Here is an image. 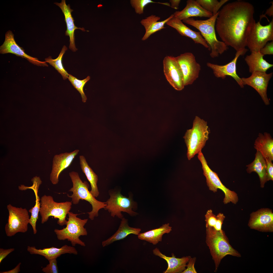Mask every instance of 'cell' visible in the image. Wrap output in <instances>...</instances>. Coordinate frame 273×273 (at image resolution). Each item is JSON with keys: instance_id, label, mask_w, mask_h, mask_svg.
<instances>
[{"instance_id": "1", "label": "cell", "mask_w": 273, "mask_h": 273, "mask_svg": "<svg viewBox=\"0 0 273 273\" xmlns=\"http://www.w3.org/2000/svg\"><path fill=\"white\" fill-rule=\"evenodd\" d=\"M251 3L237 1L224 5L219 11L216 30L222 41L236 51L245 49L247 40L255 21Z\"/></svg>"}, {"instance_id": "2", "label": "cell", "mask_w": 273, "mask_h": 273, "mask_svg": "<svg viewBox=\"0 0 273 273\" xmlns=\"http://www.w3.org/2000/svg\"><path fill=\"white\" fill-rule=\"evenodd\" d=\"M206 241L217 271L222 259L227 255L240 257V254L230 244L224 232L212 228H206Z\"/></svg>"}, {"instance_id": "3", "label": "cell", "mask_w": 273, "mask_h": 273, "mask_svg": "<svg viewBox=\"0 0 273 273\" xmlns=\"http://www.w3.org/2000/svg\"><path fill=\"white\" fill-rule=\"evenodd\" d=\"M219 11L217 14L206 20H195L192 18L182 21L198 30L206 41L211 51L210 56L213 58L218 57L228 49L222 41H219L216 37L215 26Z\"/></svg>"}, {"instance_id": "4", "label": "cell", "mask_w": 273, "mask_h": 273, "mask_svg": "<svg viewBox=\"0 0 273 273\" xmlns=\"http://www.w3.org/2000/svg\"><path fill=\"white\" fill-rule=\"evenodd\" d=\"M73 184V187L69 190L73 194L71 196L67 194V196L72 198V203L74 204H78L80 199L85 200L88 202L92 205V210L87 213L89 218L93 220L95 217L98 216V212L102 208L104 209L106 206V202H103L97 200L89 190V185L86 181L83 182L80 177L78 173L73 171L69 173Z\"/></svg>"}, {"instance_id": "5", "label": "cell", "mask_w": 273, "mask_h": 273, "mask_svg": "<svg viewBox=\"0 0 273 273\" xmlns=\"http://www.w3.org/2000/svg\"><path fill=\"white\" fill-rule=\"evenodd\" d=\"M210 132L207 122L196 116L192 128L187 130L183 137L187 148V156L189 160L201 152L208 139Z\"/></svg>"}, {"instance_id": "6", "label": "cell", "mask_w": 273, "mask_h": 273, "mask_svg": "<svg viewBox=\"0 0 273 273\" xmlns=\"http://www.w3.org/2000/svg\"><path fill=\"white\" fill-rule=\"evenodd\" d=\"M68 214L69 218L66 227L61 230L55 229L54 231L57 239L60 240H67L73 246L76 244L85 246V243L79 237L87 235V231L84 226L88 219H81L77 217L78 214L71 212H69Z\"/></svg>"}, {"instance_id": "7", "label": "cell", "mask_w": 273, "mask_h": 273, "mask_svg": "<svg viewBox=\"0 0 273 273\" xmlns=\"http://www.w3.org/2000/svg\"><path fill=\"white\" fill-rule=\"evenodd\" d=\"M72 202L67 201L57 202L55 201L53 197L44 195L40 199V208L39 213L41 217V223L43 224L48 220L50 216L57 219V223L60 226L66 225L67 221L66 215L71 210Z\"/></svg>"}, {"instance_id": "8", "label": "cell", "mask_w": 273, "mask_h": 273, "mask_svg": "<svg viewBox=\"0 0 273 273\" xmlns=\"http://www.w3.org/2000/svg\"><path fill=\"white\" fill-rule=\"evenodd\" d=\"M273 40V19L263 26L260 21L253 24L248 36L247 46L251 52H259L268 42Z\"/></svg>"}, {"instance_id": "9", "label": "cell", "mask_w": 273, "mask_h": 273, "mask_svg": "<svg viewBox=\"0 0 273 273\" xmlns=\"http://www.w3.org/2000/svg\"><path fill=\"white\" fill-rule=\"evenodd\" d=\"M198 157L201 164L203 174L206 178L207 185L209 190L214 193L217 192L218 189L222 191L225 195L223 200L224 204L230 202L236 204L238 201L237 194L227 188L222 184L218 174L209 167L201 152L198 154Z\"/></svg>"}, {"instance_id": "10", "label": "cell", "mask_w": 273, "mask_h": 273, "mask_svg": "<svg viewBox=\"0 0 273 273\" xmlns=\"http://www.w3.org/2000/svg\"><path fill=\"white\" fill-rule=\"evenodd\" d=\"M7 208L9 216L5 228L7 236L10 237L18 232H27L30 218L27 210L13 206L10 204L7 205Z\"/></svg>"}, {"instance_id": "11", "label": "cell", "mask_w": 273, "mask_h": 273, "mask_svg": "<svg viewBox=\"0 0 273 273\" xmlns=\"http://www.w3.org/2000/svg\"><path fill=\"white\" fill-rule=\"evenodd\" d=\"M110 197L106 201V206L104 209L107 210L111 215L115 216L122 219L123 216L122 212H125L131 216H134L137 213L132 209L136 207V203L131 197L128 198L123 195L119 191L110 192Z\"/></svg>"}, {"instance_id": "12", "label": "cell", "mask_w": 273, "mask_h": 273, "mask_svg": "<svg viewBox=\"0 0 273 273\" xmlns=\"http://www.w3.org/2000/svg\"><path fill=\"white\" fill-rule=\"evenodd\" d=\"M163 65L164 75L170 85L177 90L183 89L185 86L184 75L175 57L166 56L163 60Z\"/></svg>"}, {"instance_id": "13", "label": "cell", "mask_w": 273, "mask_h": 273, "mask_svg": "<svg viewBox=\"0 0 273 273\" xmlns=\"http://www.w3.org/2000/svg\"><path fill=\"white\" fill-rule=\"evenodd\" d=\"M183 72L185 86L192 84L198 78L201 66L191 52H186L175 57Z\"/></svg>"}, {"instance_id": "14", "label": "cell", "mask_w": 273, "mask_h": 273, "mask_svg": "<svg viewBox=\"0 0 273 273\" xmlns=\"http://www.w3.org/2000/svg\"><path fill=\"white\" fill-rule=\"evenodd\" d=\"M247 51L246 49L236 51L235 56L231 61L223 65H220L210 62L207 63L208 66L213 71L215 76L217 78L224 79L226 76L232 77L241 88L244 86L241 78L236 72V63L239 57L244 55Z\"/></svg>"}, {"instance_id": "15", "label": "cell", "mask_w": 273, "mask_h": 273, "mask_svg": "<svg viewBox=\"0 0 273 273\" xmlns=\"http://www.w3.org/2000/svg\"><path fill=\"white\" fill-rule=\"evenodd\" d=\"M252 74L249 77L241 78L243 85H247L253 87L260 96L265 104L269 105L270 102L267 95V89L273 73L267 74L266 72H256Z\"/></svg>"}, {"instance_id": "16", "label": "cell", "mask_w": 273, "mask_h": 273, "mask_svg": "<svg viewBox=\"0 0 273 273\" xmlns=\"http://www.w3.org/2000/svg\"><path fill=\"white\" fill-rule=\"evenodd\" d=\"M0 53L1 54L11 53L26 58L30 62L35 65L48 66L45 61H39L37 58L31 57L26 54L24 50L16 43L14 39L13 34L10 30L8 31L5 34V41L0 47Z\"/></svg>"}, {"instance_id": "17", "label": "cell", "mask_w": 273, "mask_h": 273, "mask_svg": "<svg viewBox=\"0 0 273 273\" xmlns=\"http://www.w3.org/2000/svg\"><path fill=\"white\" fill-rule=\"evenodd\" d=\"M249 228L262 232L273 231V213L268 209H261L252 213L248 223Z\"/></svg>"}, {"instance_id": "18", "label": "cell", "mask_w": 273, "mask_h": 273, "mask_svg": "<svg viewBox=\"0 0 273 273\" xmlns=\"http://www.w3.org/2000/svg\"><path fill=\"white\" fill-rule=\"evenodd\" d=\"M79 150H75L70 152H65L55 155L53 159L52 169L50 179L53 185L57 184L61 173L71 165Z\"/></svg>"}, {"instance_id": "19", "label": "cell", "mask_w": 273, "mask_h": 273, "mask_svg": "<svg viewBox=\"0 0 273 273\" xmlns=\"http://www.w3.org/2000/svg\"><path fill=\"white\" fill-rule=\"evenodd\" d=\"M54 4L60 8L64 14L67 27L65 34L70 37L69 48L73 51L75 52L77 50L75 44V30L77 29H80L83 31L85 30L83 28H78L75 26L74 20L71 14L73 10L70 8V5L66 4L65 0H62L60 3L56 2Z\"/></svg>"}, {"instance_id": "20", "label": "cell", "mask_w": 273, "mask_h": 273, "mask_svg": "<svg viewBox=\"0 0 273 273\" xmlns=\"http://www.w3.org/2000/svg\"><path fill=\"white\" fill-rule=\"evenodd\" d=\"M185 7L181 11L175 12L174 17L182 21L193 17H204L210 18L213 14L203 8L194 0H188Z\"/></svg>"}, {"instance_id": "21", "label": "cell", "mask_w": 273, "mask_h": 273, "mask_svg": "<svg viewBox=\"0 0 273 273\" xmlns=\"http://www.w3.org/2000/svg\"><path fill=\"white\" fill-rule=\"evenodd\" d=\"M27 251L31 254L42 256L48 260L56 258L61 255L66 253L76 255L78 252L73 246L65 245L60 248L54 247L38 249L34 246H28Z\"/></svg>"}, {"instance_id": "22", "label": "cell", "mask_w": 273, "mask_h": 273, "mask_svg": "<svg viewBox=\"0 0 273 273\" xmlns=\"http://www.w3.org/2000/svg\"><path fill=\"white\" fill-rule=\"evenodd\" d=\"M168 25L175 29L181 35L192 39L195 43L200 44L207 48H210L199 32H197L190 29L180 20L174 16L166 23Z\"/></svg>"}, {"instance_id": "23", "label": "cell", "mask_w": 273, "mask_h": 273, "mask_svg": "<svg viewBox=\"0 0 273 273\" xmlns=\"http://www.w3.org/2000/svg\"><path fill=\"white\" fill-rule=\"evenodd\" d=\"M33 185L30 187H27L23 185H21L18 187L19 190L21 191H25L27 189H31L34 191L35 196V204L34 206L29 210L31 213L29 223L32 226L33 231V234H35L37 232L36 229V222L38 218V214L40 208V200L38 195V192L40 185L42 183V181L39 177L35 176L32 179Z\"/></svg>"}, {"instance_id": "24", "label": "cell", "mask_w": 273, "mask_h": 273, "mask_svg": "<svg viewBox=\"0 0 273 273\" xmlns=\"http://www.w3.org/2000/svg\"><path fill=\"white\" fill-rule=\"evenodd\" d=\"M153 252L154 255L163 259L167 262L168 267L164 273H181L186 269L187 264L191 257L188 256L177 258L173 254H172L171 257H167L162 254L157 248L153 249Z\"/></svg>"}, {"instance_id": "25", "label": "cell", "mask_w": 273, "mask_h": 273, "mask_svg": "<svg viewBox=\"0 0 273 273\" xmlns=\"http://www.w3.org/2000/svg\"><path fill=\"white\" fill-rule=\"evenodd\" d=\"M173 16V14L164 20L158 21L160 19V17L151 15L142 19L140 22L144 26L145 32L142 40L144 41L147 40L152 34L165 28V24Z\"/></svg>"}, {"instance_id": "26", "label": "cell", "mask_w": 273, "mask_h": 273, "mask_svg": "<svg viewBox=\"0 0 273 273\" xmlns=\"http://www.w3.org/2000/svg\"><path fill=\"white\" fill-rule=\"evenodd\" d=\"M254 148L263 157L273 160V139L270 134L265 132L259 133L255 140Z\"/></svg>"}, {"instance_id": "27", "label": "cell", "mask_w": 273, "mask_h": 273, "mask_svg": "<svg viewBox=\"0 0 273 273\" xmlns=\"http://www.w3.org/2000/svg\"><path fill=\"white\" fill-rule=\"evenodd\" d=\"M263 56L260 52H251L250 55L246 56L245 60L249 67L250 73L266 72L273 66V64L269 63L264 59Z\"/></svg>"}, {"instance_id": "28", "label": "cell", "mask_w": 273, "mask_h": 273, "mask_svg": "<svg viewBox=\"0 0 273 273\" xmlns=\"http://www.w3.org/2000/svg\"><path fill=\"white\" fill-rule=\"evenodd\" d=\"M121 219L117 232L111 237L102 242L103 247L107 246L114 241L123 239L130 234L138 235L140 233L141 230L140 229L129 226L128 220L124 217Z\"/></svg>"}, {"instance_id": "29", "label": "cell", "mask_w": 273, "mask_h": 273, "mask_svg": "<svg viewBox=\"0 0 273 273\" xmlns=\"http://www.w3.org/2000/svg\"><path fill=\"white\" fill-rule=\"evenodd\" d=\"M246 171L250 173L252 172H256L258 175L260 181L261 187L263 188L267 182L265 160L260 153L257 151L254 161L246 165Z\"/></svg>"}, {"instance_id": "30", "label": "cell", "mask_w": 273, "mask_h": 273, "mask_svg": "<svg viewBox=\"0 0 273 273\" xmlns=\"http://www.w3.org/2000/svg\"><path fill=\"white\" fill-rule=\"evenodd\" d=\"M172 227L167 223L164 224L160 228L146 232L140 233L138 235V238L156 245L162 241L163 235L168 234L172 231Z\"/></svg>"}, {"instance_id": "31", "label": "cell", "mask_w": 273, "mask_h": 273, "mask_svg": "<svg viewBox=\"0 0 273 273\" xmlns=\"http://www.w3.org/2000/svg\"><path fill=\"white\" fill-rule=\"evenodd\" d=\"M79 158L82 170L85 174L91 185V190L90 192L94 197H97L99 194L97 186L98 176L89 166L84 156L80 155Z\"/></svg>"}, {"instance_id": "32", "label": "cell", "mask_w": 273, "mask_h": 273, "mask_svg": "<svg viewBox=\"0 0 273 273\" xmlns=\"http://www.w3.org/2000/svg\"><path fill=\"white\" fill-rule=\"evenodd\" d=\"M67 50V47L65 46H64L58 57L56 58L53 59L51 56H49L45 59V62L48 63L54 67L61 75L64 80L68 78L69 75L63 67L62 62L63 55Z\"/></svg>"}, {"instance_id": "33", "label": "cell", "mask_w": 273, "mask_h": 273, "mask_svg": "<svg viewBox=\"0 0 273 273\" xmlns=\"http://www.w3.org/2000/svg\"><path fill=\"white\" fill-rule=\"evenodd\" d=\"M196 1L206 10L212 13L214 15L218 12L221 7L228 0H197Z\"/></svg>"}, {"instance_id": "34", "label": "cell", "mask_w": 273, "mask_h": 273, "mask_svg": "<svg viewBox=\"0 0 273 273\" xmlns=\"http://www.w3.org/2000/svg\"><path fill=\"white\" fill-rule=\"evenodd\" d=\"M68 78L74 87L80 93L82 101L85 102L87 98L84 92L83 88L86 83L90 79V77L88 76L83 80H80L72 75L69 74Z\"/></svg>"}, {"instance_id": "35", "label": "cell", "mask_w": 273, "mask_h": 273, "mask_svg": "<svg viewBox=\"0 0 273 273\" xmlns=\"http://www.w3.org/2000/svg\"><path fill=\"white\" fill-rule=\"evenodd\" d=\"M130 3L134 9L136 13L139 14L143 13L144 7L150 3H158L170 7V5L169 3L157 2L151 0H131Z\"/></svg>"}, {"instance_id": "36", "label": "cell", "mask_w": 273, "mask_h": 273, "mask_svg": "<svg viewBox=\"0 0 273 273\" xmlns=\"http://www.w3.org/2000/svg\"><path fill=\"white\" fill-rule=\"evenodd\" d=\"M206 226V228H213L216 223L217 218L211 209L207 211L205 215Z\"/></svg>"}, {"instance_id": "37", "label": "cell", "mask_w": 273, "mask_h": 273, "mask_svg": "<svg viewBox=\"0 0 273 273\" xmlns=\"http://www.w3.org/2000/svg\"><path fill=\"white\" fill-rule=\"evenodd\" d=\"M49 263L46 266L42 268V270L45 273H58V269L56 259L49 260Z\"/></svg>"}, {"instance_id": "38", "label": "cell", "mask_w": 273, "mask_h": 273, "mask_svg": "<svg viewBox=\"0 0 273 273\" xmlns=\"http://www.w3.org/2000/svg\"><path fill=\"white\" fill-rule=\"evenodd\" d=\"M266 164V171L267 181L273 180V164L272 160L267 158L265 159Z\"/></svg>"}, {"instance_id": "39", "label": "cell", "mask_w": 273, "mask_h": 273, "mask_svg": "<svg viewBox=\"0 0 273 273\" xmlns=\"http://www.w3.org/2000/svg\"><path fill=\"white\" fill-rule=\"evenodd\" d=\"M196 261V258L194 257L190 259L187 265V268L181 273H196L194 267V264Z\"/></svg>"}, {"instance_id": "40", "label": "cell", "mask_w": 273, "mask_h": 273, "mask_svg": "<svg viewBox=\"0 0 273 273\" xmlns=\"http://www.w3.org/2000/svg\"><path fill=\"white\" fill-rule=\"evenodd\" d=\"M263 56L266 55L273 54V41L267 42L265 46L261 49L260 51Z\"/></svg>"}, {"instance_id": "41", "label": "cell", "mask_w": 273, "mask_h": 273, "mask_svg": "<svg viewBox=\"0 0 273 273\" xmlns=\"http://www.w3.org/2000/svg\"><path fill=\"white\" fill-rule=\"evenodd\" d=\"M217 220L215 227L214 228L217 231H220L222 230V226L223 221L225 218L223 214L220 213L217 216Z\"/></svg>"}, {"instance_id": "42", "label": "cell", "mask_w": 273, "mask_h": 273, "mask_svg": "<svg viewBox=\"0 0 273 273\" xmlns=\"http://www.w3.org/2000/svg\"><path fill=\"white\" fill-rule=\"evenodd\" d=\"M15 249L14 248H10L7 249H4L3 248H0V263L2 260L5 258L9 254L13 251Z\"/></svg>"}, {"instance_id": "43", "label": "cell", "mask_w": 273, "mask_h": 273, "mask_svg": "<svg viewBox=\"0 0 273 273\" xmlns=\"http://www.w3.org/2000/svg\"><path fill=\"white\" fill-rule=\"evenodd\" d=\"M21 263H19L12 270L5 271L0 272V273H18L20 271V266Z\"/></svg>"}, {"instance_id": "44", "label": "cell", "mask_w": 273, "mask_h": 273, "mask_svg": "<svg viewBox=\"0 0 273 273\" xmlns=\"http://www.w3.org/2000/svg\"><path fill=\"white\" fill-rule=\"evenodd\" d=\"M169 1L171 3L170 7L172 8L175 9H177L178 8L179 5L181 0H170Z\"/></svg>"}, {"instance_id": "45", "label": "cell", "mask_w": 273, "mask_h": 273, "mask_svg": "<svg viewBox=\"0 0 273 273\" xmlns=\"http://www.w3.org/2000/svg\"><path fill=\"white\" fill-rule=\"evenodd\" d=\"M265 14L269 16H273V3H272L271 6L267 9L265 13Z\"/></svg>"}]
</instances>
